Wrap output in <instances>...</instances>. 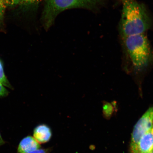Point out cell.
<instances>
[{
  "instance_id": "6da1fadb",
  "label": "cell",
  "mask_w": 153,
  "mask_h": 153,
  "mask_svg": "<svg viewBox=\"0 0 153 153\" xmlns=\"http://www.w3.org/2000/svg\"><path fill=\"white\" fill-rule=\"evenodd\" d=\"M120 30L122 38L144 34L152 25V20L146 7L136 0H122Z\"/></svg>"
},
{
  "instance_id": "7a4b0ae2",
  "label": "cell",
  "mask_w": 153,
  "mask_h": 153,
  "mask_svg": "<svg viewBox=\"0 0 153 153\" xmlns=\"http://www.w3.org/2000/svg\"><path fill=\"white\" fill-rule=\"evenodd\" d=\"M41 17L44 28L48 30L57 17L66 10L84 9L94 10L102 5L105 0H44Z\"/></svg>"
},
{
  "instance_id": "3957f363",
  "label": "cell",
  "mask_w": 153,
  "mask_h": 153,
  "mask_svg": "<svg viewBox=\"0 0 153 153\" xmlns=\"http://www.w3.org/2000/svg\"><path fill=\"white\" fill-rule=\"evenodd\" d=\"M123 39L135 68L139 69L146 66L150 58L151 49L148 38L144 34L130 36Z\"/></svg>"
},
{
  "instance_id": "277c9868",
  "label": "cell",
  "mask_w": 153,
  "mask_h": 153,
  "mask_svg": "<svg viewBox=\"0 0 153 153\" xmlns=\"http://www.w3.org/2000/svg\"><path fill=\"white\" fill-rule=\"evenodd\" d=\"M153 127V106L145 112L134 127L131 144V153H139L138 145L143 136Z\"/></svg>"
},
{
  "instance_id": "5b68a950",
  "label": "cell",
  "mask_w": 153,
  "mask_h": 153,
  "mask_svg": "<svg viewBox=\"0 0 153 153\" xmlns=\"http://www.w3.org/2000/svg\"><path fill=\"white\" fill-rule=\"evenodd\" d=\"M33 137L39 143H47L50 140L52 136L51 128L45 124H41L35 128L33 131Z\"/></svg>"
},
{
  "instance_id": "8992f818",
  "label": "cell",
  "mask_w": 153,
  "mask_h": 153,
  "mask_svg": "<svg viewBox=\"0 0 153 153\" xmlns=\"http://www.w3.org/2000/svg\"><path fill=\"white\" fill-rule=\"evenodd\" d=\"M41 145L33 137L28 136L19 143L17 153H27L41 148Z\"/></svg>"
},
{
  "instance_id": "52a82bcc",
  "label": "cell",
  "mask_w": 153,
  "mask_h": 153,
  "mask_svg": "<svg viewBox=\"0 0 153 153\" xmlns=\"http://www.w3.org/2000/svg\"><path fill=\"white\" fill-rule=\"evenodd\" d=\"M138 149L139 153H150L153 152V127L141 137Z\"/></svg>"
},
{
  "instance_id": "ba28073f",
  "label": "cell",
  "mask_w": 153,
  "mask_h": 153,
  "mask_svg": "<svg viewBox=\"0 0 153 153\" xmlns=\"http://www.w3.org/2000/svg\"><path fill=\"white\" fill-rule=\"evenodd\" d=\"M41 0H21L19 4L21 8L24 10H34L37 9Z\"/></svg>"
},
{
  "instance_id": "9c48e42d",
  "label": "cell",
  "mask_w": 153,
  "mask_h": 153,
  "mask_svg": "<svg viewBox=\"0 0 153 153\" xmlns=\"http://www.w3.org/2000/svg\"><path fill=\"white\" fill-rule=\"evenodd\" d=\"M7 7L4 0H0V30L4 26L5 14Z\"/></svg>"
},
{
  "instance_id": "30bf717a",
  "label": "cell",
  "mask_w": 153,
  "mask_h": 153,
  "mask_svg": "<svg viewBox=\"0 0 153 153\" xmlns=\"http://www.w3.org/2000/svg\"><path fill=\"white\" fill-rule=\"evenodd\" d=\"M0 82L3 85L7 86V87H11V85H10L8 80H7L5 75L3 64L1 61H0Z\"/></svg>"
},
{
  "instance_id": "8fae6325",
  "label": "cell",
  "mask_w": 153,
  "mask_h": 153,
  "mask_svg": "<svg viewBox=\"0 0 153 153\" xmlns=\"http://www.w3.org/2000/svg\"><path fill=\"white\" fill-rule=\"evenodd\" d=\"M7 7H13L19 5L21 0H4Z\"/></svg>"
},
{
  "instance_id": "7c38bea8",
  "label": "cell",
  "mask_w": 153,
  "mask_h": 153,
  "mask_svg": "<svg viewBox=\"0 0 153 153\" xmlns=\"http://www.w3.org/2000/svg\"><path fill=\"white\" fill-rule=\"evenodd\" d=\"M52 150L51 148L46 149H39L27 153H50Z\"/></svg>"
},
{
  "instance_id": "4fadbf2b",
  "label": "cell",
  "mask_w": 153,
  "mask_h": 153,
  "mask_svg": "<svg viewBox=\"0 0 153 153\" xmlns=\"http://www.w3.org/2000/svg\"><path fill=\"white\" fill-rule=\"evenodd\" d=\"M0 82V97H5L8 94V91Z\"/></svg>"
},
{
  "instance_id": "5bb4252c",
  "label": "cell",
  "mask_w": 153,
  "mask_h": 153,
  "mask_svg": "<svg viewBox=\"0 0 153 153\" xmlns=\"http://www.w3.org/2000/svg\"><path fill=\"white\" fill-rule=\"evenodd\" d=\"M4 141L3 140L2 137L1 136V134H0V146H1V145L4 144Z\"/></svg>"
},
{
  "instance_id": "9a60e30c",
  "label": "cell",
  "mask_w": 153,
  "mask_h": 153,
  "mask_svg": "<svg viewBox=\"0 0 153 153\" xmlns=\"http://www.w3.org/2000/svg\"><path fill=\"white\" fill-rule=\"evenodd\" d=\"M150 153H153V152H150Z\"/></svg>"
}]
</instances>
